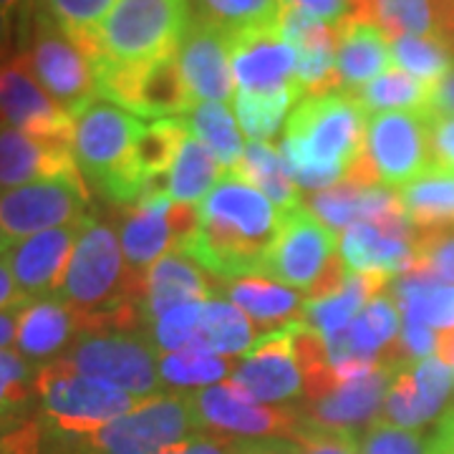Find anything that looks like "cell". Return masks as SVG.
Here are the masks:
<instances>
[{
    "label": "cell",
    "mask_w": 454,
    "mask_h": 454,
    "mask_svg": "<svg viewBox=\"0 0 454 454\" xmlns=\"http://www.w3.org/2000/svg\"><path fill=\"white\" fill-rule=\"evenodd\" d=\"M197 212L200 227L182 253L223 280L262 276L280 210L258 187L227 169Z\"/></svg>",
    "instance_id": "6da1fadb"
},
{
    "label": "cell",
    "mask_w": 454,
    "mask_h": 454,
    "mask_svg": "<svg viewBox=\"0 0 454 454\" xmlns=\"http://www.w3.org/2000/svg\"><path fill=\"white\" fill-rule=\"evenodd\" d=\"M366 114L351 94L306 97L286 124L280 157L298 187L328 190L364 154Z\"/></svg>",
    "instance_id": "7a4b0ae2"
},
{
    "label": "cell",
    "mask_w": 454,
    "mask_h": 454,
    "mask_svg": "<svg viewBox=\"0 0 454 454\" xmlns=\"http://www.w3.org/2000/svg\"><path fill=\"white\" fill-rule=\"evenodd\" d=\"M145 121L109 98L97 97L74 114V160L101 195L121 210L146 197L145 179L137 175L131 152Z\"/></svg>",
    "instance_id": "3957f363"
},
{
    "label": "cell",
    "mask_w": 454,
    "mask_h": 454,
    "mask_svg": "<svg viewBox=\"0 0 454 454\" xmlns=\"http://www.w3.org/2000/svg\"><path fill=\"white\" fill-rule=\"evenodd\" d=\"M23 49L20 56L49 97L74 114L98 97L94 59L61 23L38 5V0H23Z\"/></svg>",
    "instance_id": "277c9868"
},
{
    "label": "cell",
    "mask_w": 454,
    "mask_h": 454,
    "mask_svg": "<svg viewBox=\"0 0 454 454\" xmlns=\"http://www.w3.org/2000/svg\"><path fill=\"white\" fill-rule=\"evenodd\" d=\"M154 399V396H152ZM38 419L66 434H91L119 417H127L146 399L119 389L109 381L83 376L56 358L38 366L35 379Z\"/></svg>",
    "instance_id": "5b68a950"
},
{
    "label": "cell",
    "mask_w": 454,
    "mask_h": 454,
    "mask_svg": "<svg viewBox=\"0 0 454 454\" xmlns=\"http://www.w3.org/2000/svg\"><path fill=\"white\" fill-rule=\"evenodd\" d=\"M190 20V0H116L97 33L101 59L112 64H146L177 53Z\"/></svg>",
    "instance_id": "8992f818"
},
{
    "label": "cell",
    "mask_w": 454,
    "mask_h": 454,
    "mask_svg": "<svg viewBox=\"0 0 454 454\" xmlns=\"http://www.w3.org/2000/svg\"><path fill=\"white\" fill-rule=\"evenodd\" d=\"M98 97L124 106L134 116L154 119H184L197 106L177 53L160 56L146 64H97Z\"/></svg>",
    "instance_id": "52a82bcc"
},
{
    "label": "cell",
    "mask_w": 454,
    "mask_h": 454,
    "mask_svg": "<svg viewBox=\"0 0 454 454\" xmlns=\"http://www.w3.org/2000/svg\"><path fill=\"white\" fill-rule=\"evenodd\" d=\"M61 361L83 376L109 381L134 396H162L157 346L145 333L129 331H86L71 343Z\"/></svg>",
    "instance_id": "ba28073f"
},
{
    "label": "cell",
    "mask_w": 454,
    "mask_h": 454,
    "mask_svg": "<svg viewBox=\"0 0 454 454\" xmlns=\"http://www.w3.org/2000/svg\"><path fill=\"white\" fill-rule=\"evenodd\" d=\"M89 205L91 200L82 175L38 179L0 192V225L18 243L51 227L83 223Z\"/></svg>",
    "instance_id": "9c48e42d"
},
{
    "label": "cell",
    "mask_w": 454,
    "mask_h": 454,
    "mask_svg": "<svg viewBox=\"0 0 454 454\" xmlns=\"http://www.w3.org/2000/svg\"><path fill=\"white\" fill-rule=\"evenodd\" d=\"M364 154L379 184L404 187L432 169L429 112H381L366 121Z\"/></svg>",
    "instance_id": "30bf717a"
},
{
    "label": "cell",
    "mask_w": 454,
    "mask_h": 454,
    "mask_svg": "<svg viewBox=\"0 0 454 454\" xmlns=\"http://www.w3.org/2000/svg\"><path fill=\"white\" fill-rule=\"evenodd\" d=\"M200 432L217 437L293 439L301 411L293 406H260L235 389L230 381L187 394Z\"/></svg>",
    "instance_id": "8fae6325"
},
{
    "label": "cell",
    "mask_w": 454,
    "mask_h": 454,
    "mask_svg": "<svg viewBox=\"0 0 454 454\" xmlns=\"http://www.w3.org/2000/svg\"><path fill=\"white\" fill-rule=\"evenodd\" d=\"M336 253V232L301 205L295 210L280 212V227L262 276L301 288L306 295Z\"/></svg>",
    "instance_id": "7c38bea8"
},
{
    "label": "cell",
    "mask_w": 454,
    "mask_h": 454,
    "mask_svg": "<svg viewBox=\"0 0 454 454\" xmlns=\"http://www.w3.org/2000/svg\"><path fill=\"white\" fill-rule=\"evenodd\" d=\"M0 116L8 127L26 131L46 145L74 146V116L35 82L20 53L0 64Z\"/></svg>",
    "instance_id": "4fadbf2b"
},
{
    "label": "cell",
    "mask_w": 454,
    "mask_h": 454,
    "mask_svg": "<svg viewBox=\"0 0 454 454\" xmlns=\"http://www.w3.org/2000/svg\"><path fill=\"white\" fill-rule=\"evenodd\" d=\"M230 384L250 402L280 404L306 391L303 373L291 351L288 325L262 333L258 343L245 351L240 364L230 373Z\"/></svg>",
    "instance_id": "5bb4252c"
},
{
    "label": "cell",
    "mask_w": 454,
    "mask_h": 454,
    "mask_svg": "<svg viewBox=\"0 0 454 454\" xmlns=\"http://www.w3.org/2000/svg\"><path fill=\"white\" fill-rule=\"evenodd\" d=\"M184 82L197 104L235 98V76L230 64V31L207 18L192 16L177 49Z\"/></svg>",
    "instance_id": "9a60e30c"
},
{
    "label": "cell",
    "mask_w": 454,
    "mask_h": 454,
    "mask_svg": "<svg viewBox=\"0 0 454 454\" xmlns=\"http://www.w3.org/2000/svg\"><path fill=\"white\" fill-rule=\"evenodd\" d=\"M452 366H447L437 356L404 361L394 369L379 419L402 429H417L437 417L452 391Z\"/></svg>",
    "instance_id": "2e32d148"
},
{
    "label": "cell",
    "mask_w": 454,
    "mask_h": 454,
    "mask_svg": "<svg viewBox=\"0 0 454 454\" xmlns=\"http://www.w3.org/2000/svg\"><path fill=\"white\" fill-rule=\"evenodd\" d=\"M230 64L245 91H276L295 83L298 53L270 23L230 33Z\"/></svg>",
    "instance_id": "e0dca14e"
},
{
    "label": "cell",
    "mask_w": 454,
    "mask_h": 454,
    "mask_svg": "<svg viewBox=\"0 0 454 454\" xmlns=\"http://www.w3.org/2000/svg\"><path fill=\"white\" fill-rule=\"evenodd\" d=\"M82 232V223L64 227H51L35 232L26 240H18L16 247L8 250V268L16 278L18 288L28 298H49L59 295L64 283L68 260Z\"/></svg>",
    "instance_id": "ac0fdd59"
},
{
    "label": "cell",
    "mask_w": 454,
    "mask_h": 454,
    "mask_svg": "<svg viewBox=\"0 0 454 454\" xmlns=\"http://www.w3.org/2000/svg\"><path fill=\"white\" fill-rule=\"evenodd\" d=\"M172 197L167 192H157L137 205L124 207L119 243L121 253L134 276H146V270L157 260L177 250L175 225H172Z\"/></svg>",
    "instance_id": "d6986e66"
},
{
    "label": "cell",
    "mask_w": 454,
    "mask_h": 454,
    "mask_svg": "<svg viewBox=\"0 0 454 454\" xmlns=\"http://www.w3.org/2000/svg\"><path fill=\"white\" fill-rule=\"evenodd\" d=\"M396 366L399 364H394V366L387 364V366H379L369 373H361L356 379H348L321 399L309 402V406L301 414L310 422L356 434L358 427L373 419L379 414V409L384 406Z\"/></svg>",
    "instance_id": "ffe728a7"
},
{
    "label": "cell",
    "mask_w": 454,
    "mask_h": 454,
    "mask_svg": "<svg viewBox=\"0 0 454 454\" xmlns=\"http://www.w3.org/2000/svg\"><path fill=\"white\" fill-rule=\"evenodd\" d=\"M64 175H82L74 146L46 145L16 127H0V192Z\"/></svg>",
    "instance_id": "44dd1931"
},
{
    "label": "cell",
    "mask_w": 454,
    "mask_h": 454,
    "mask_svg": "<svg viewBox=\"0 0 454 454\" xmlns=\"http://www.w3.org/2000/svg\"><path fill=\"white\" fill-rule=\"evenodd\" d=\"M82 325L76 313L66 306L59 295L49 298H33L18 316L16 346L18 354L28 358L31 364L49 361L79 339Z\"/></svg>",
    "instance_id": "7402d4cb"
},
{
    "label": "cell",
    "mask_w": 454,
    "mask_h": 454,
    "mask_svg": "<svg viewBox=\"0 0 454 454\" xmlns=\"http://www.w3.org/2000/svg\"><path fill=\"white\" fill-rule=\"evenodd\" d=\"M212 288L200 273L197 262L182 250H172L157 260L145 276V309L149 324H154L167 310L210 301Z\"/></svg>",
    "instance_id": "603a6c76"
},
{
    "label": "cell",
    "mask_w": 454,
    "mask_h": 454,
    "mask_svg": "<svg viewBox=\"0 0 454 454\" xmlns=\"http://www.w3.org/2000/svg\"><path fill=\"white\" fill-rule=\"evenodd\" d=\"M336 31H339L336 68H339V86L343 94H354L394 66L389 38L379 26L346 18Z\"/></svg>",
    "instance_id": "cb8c5ba5"
},
{
    "label": "cell",
    "mask_w": 454,
    "mask_h": 454,
    "mask_svg": "<svg viewBox=\"0 0 454 454\" xmlns=\"http://www.w3.org/2000/svg\"><path fill=\"white\" fill-rule=\"evenodd\" d=\"M339 253L351 273H387L396 278L411 273L417 262V250L411 240L394 238L369 223L343 230Z\"/></svg>",
    "instance_id": "d4e9b609"
},
{
    "label": "cell",
    "mask_w": 454,
    "mask_h": 454,
    "mask_svg": "<svg viewBox=\"0 0 454 454\" xmlns=\"http://www.w3.org/2000/svg\"><path fill=\"white\" fill-rule=\"evenodd\" d=\"M223 293L230 298L232 306L243 310L247 318L265 328V333L280 331L293 321H301L306 295L293 288L280 286L278 280L265 276H245L238 280H227Z\"/></svg>",
    "instance_id": "484cf974"
},
{
    "label": "cell",
    "mask_w": 454,
    "mask_h": 454,
    "mask_svg": "<svg viewBox=\"0 0 454 454\" xmlns=\"http://www.w3.org/2000/svg\"><path fill=\"white\" fill-rule=\"evenodd\" d=\"M394 276L387 273H351L346 286L336 295L324 298V301H310L303 306V324L313 325L324 336L339 333L343 328L354 324L361 310L387 291Z\"/></svg>",
    "instance_id": "4316f807"
},
{
    "label": "cell",
    "mask_w": 454,
    "mask_h": 454,
    "mask_svg": "<svg viewBox=\"0 0 454 454\" xmlns=\"http://www.w3.org/2000/svg\"><path fill=\"white\" fill-rule=\"evenodd\" d=\"M260 333L255 324L245 316L238 306L230 301L210 298L202 306V318H200V333L190 351H205L215 356H230L250 351L258 343Z\"/></svg>",
    "instance_id": "83f0119b"
},
{
    "label": "cell",
    "mask_w": 454,
    "mask_h": 454,
    "mask_svg": "<svg viewBox=\"0 0 454 454\" xmlns=\"http://www.w3.org/2000/svg\"><path fill=\"white\" fill-rule=\"evenodd\" d=\"M227 169L215 160L207 146L190 131L179 145L175 164L169 169V197L177 205L197 207L215 190Z\"/></svg>",
    "instance_id": "f1b7e54d"
},
{
    "label": "cell",
    "mask_w": 454,
    "mask_h": 454,
    "mask_svg": "<svg viewBox=\"0 0 454 454\" xmlns=\"http://www.w3.org/2000/svg\"><path fill=\"white\" fill-rule=\"evenodd\" d=\"M399 200L414 232L454 227V175L434 172L417 177L399 190Z\"/></svg>",
    "instance_id": "f546056e"
},
{
    "label": "cell",
    "mask_w": 454,
    "mask_h": 454,
    "mask_svg": "<svg viewBox=\"0 0 454 454\" xmlns=\"http://www.w3.org/2000/svg\"><path fill=\"white\" fill-rule=\"evenodd\" d=\"M404 321L429 325L437 331L454 328V286H444L424 273H406L391 283Z\"/></svg>",
    "instance_id": "4dcf8cb0"
},
{
    "label": "cell",
    "mask_w": 454,
    "mask_h": 454,
    "mask_svg": "<svg viewBox=\"0 0 454 454\" xmlns=\"http://www.w3.org/2000/svg\"><path fill=\"white\" fill-rule=\"evenodd\" d=\"M232 172L240 175L245 182H250L253 187H258L280 212L295 210L303 205L301 195H298V184L288 175L283 157H280V149H276L273 145L247 142L243 160Z\"/></svg>",
    "instance_id": "1f68e13d"
},
{
    "label": "cell",
    "mask_w": 454,
    "mask_h": 454,
    "mask_svg": "<svg viewBox=\"0 0 454 454\" xmlns=\"http://www.w3.org/2000/svg\"><path fill=\"white\" fill-rule=\"evenodd\" d=\"M434 86L414 79L402 68L391 66L379 79L361 86L351 97L356 98L358 106L366 116L381 112H429L432 106Z\"/></svg>",
    "instance_id": "d6a6232c"
},
{
    "label": "cell",
    "mask_w": 454,
    "mask_h": 454,
    "mask_svg": "<svg viewBox=\"0 0 454 454\" xmlns=\"http://www.w3.org/2000/svg\"><path fill=\"white\" fill-rule=\"evenodd\" d=\"M303 101V91L288 83L276 91H245L238 89L235 91V114L243 131L250 137V142H262L268 145L276 137L286 114L291 112L293 104Z\"/></svg>",
    "instance_id": "836d02e7"
},
{
    "label": "cell",
    "mask_w": 454,
    "mask_h": 454,
    "mask_svg": "<svg viewBox=\"0 0 454 454\" xmlns=\"http://www.w3.org/2000/svg\"><path fill=\"white\" fill-rule=\"evenodd\" d=\"M187 127L202 145L215 154V160L225 169H235L243 160V137L235 124V116L227 109V104L202 101L187 114Z\"/></svg>",
    "instance_id": "e575fe53"
},
{
    "label": "cell",
    "mask_w": 454,
    "mask_h": 454,
    "mask_svg": "<svg viewBox=\"0 0 454 454\" xmlns=\"http://www.w3.org/2000/svg\"><path fill=\"white\" fill-rule=\"evenodd\" d=\"M38 369L18 351L0 348V432L28 419V406L35 399Z\"/></svg>",
    "instance_id": "d590c367"
},
{
    "label": "cell",
    "mask_w": 454,
    "mask_h": 454,
    "mask_svg": "<svg viewBox=\"0 0 454 454\" xmlns=\"http://www.w3.org/2000/svg\"><path fill=\"white\" fill-rule=\"evenodd\" d=\"M391 64L434 86L450 74L454 53L437 35H399L391 41Z\"/></svg>",
    "instance_id": "8d00e7d4"
},
{
    "label": "cell",
    "mask_w": 454,
    "mask_h": 454,
    "mask_svg": "<svg viewBox=\"0 0 454 454\" xmlns=\"http://www.w3.org/2000/svg\"><path fill=\"white\" fill-rule=\"evenodd\" d=\"M351 343L358 351L369 354V356L381 358L384 351L391 343H396V333H399V310L396 303L389 295H379L373 298L366 309L354 318V324L343 328Z\"/></svg>",
    "instance_id": "74e56055"
},
{
    "label": "cell",
    "mask_w": 454,
    "mask_h": 454,
    "mask_svg": "<svg viewBox=\"0 0 454 454\" xmlns=\"http://www.w3.org/2000/svg\"><path fill=\"white\" fill-rule=\"evenodd\" d=\"M232 373V366L223 356L205 351H175L160 358V379L172 389H197L207 387Z\"/></svg>",
    "instance_id": "f35d334b"
},
{
    "label": "cell",
    "mask_w": 454,
    "mask_h": 454,
    "mask_svg": "<svg viewBox=\"0 0 454 454\" xmlns=\"http://www.w3.org/2000/svg\"><path fill=\"white\" fill-rule=\"evenodd\" d=\"M190 5L192 16L207 18L230 33L270 26L280 11V0H190Z\"/></svg>",
    "instance_id": "ab89813d"
},
{
    "label": "cell",
    "mask_w": 454,
    "mask_h": 454,
    "mask_svg": "<svg viewBox=\"0 0 454 454\" xmlns=\"http://www.w3.org/2000/svg\"><path fill=\"white\" fill-rule=\"evenodd\" d=\"M372 23L394 41L399 35H434L429 0H373Z\"/></svg>",
    "instance_id": "60d3db41"
},
{
    "label": "cell",
    "mask_w": 454,
    "mask_h": 454,
    "mask_svg": "<svg viewBox=\"0 0 454 454\" xmlns=\"http://www.w3.org/2000/svg\"><path fill=\"white\" fill-rule=\"evenodd\" d=\"M202 306L200 303H184L177 309L167 310L152 324V340L154 346L164 351V354H175V351H184L195 343L197 333H200V318H202Z\"/></svg>",
    "instance_id": "b9f144b4"
},
{
    "label": "cell",
    "mask_w": 454,
    "mask_h": 454,
    "mask_svg": "<svg viewBox=\"0 0 454 454\" xmlns=\"http://www.w3.org/2000/svg\"><path fill=\"white\" fill-rule=\"evenodd\" d=\"M56 23L74 35H97L116 0H38Z\"/></svg>",
    "instance_id": "7bdbcfd3"
},
{
    "label": "cell",
    "mask_w": 454,
    "mask_h": 454,
    "mask_svg": "<svg viewBox=\"0 0 454 454\" xmlns=\"http://www.w3.org/2000/svg\"><path fill=\"white\" fill-rule=\"evenodd\" d=\"M417 262L411 273H424L434 280L454 283V227L414 232Z\"/></svg>",
    "instance_id": "ee69618b"
},
{
    "label": "cell",
    "mask_w": 454,
    "mask_h": 454,
    "mask_svg": "<svg viewBox=\"0 0 454 454\" xmlns=\"http://www.w3.org/2000/svg\"><path fill=\"white\" fill-rule=\"evenodd\" d=\"M358 454H424L422 437L384 419H373L358 439Z\"/></svg>",
    "instance_id": "f6af8a7d"
},
{
    "label": "cell",
    "mask_w": 454,
    "mask_h": 454,
    "mask_svg": "<svg viewBox=\"0 0 454 454\" xmlns=\"http://www.w3.org/2000/svg\"><path fill=\"white\" fill-rule=\"evenodd\" d=\"M429 154L432 169L454 175V116L429 112Z\"/></svg>",
    "instance_id": "bcb514c9"
},
{
    "label": "cell",
    "mask_w": 454,
    "mask_h": 454,
    "mask_svg": "<svg viewBox=\"0 0 454 454\" xmlns=\"http://www.w3.org/2000/svg\"><path fill=\"white\" fill-rule=\"evenodd\" d=\"M280 5L295 8L333 28H339L340 23L351 16V0H280Z\"/></svg>",
    "instance_id": "7dc6e473"
},
{
    "label": "cell",
    "mask_w": 454,
    "mask_h": 454,
    "mask_svg": "<svg viewBox=\"0 0 454 454\" xmlns=\"http://www.w3.org/2000/svg\"><path fill=\"white\" fill-rule=\"evenodd\" d=\"M402 348L409 361H422L437 354V333L429 325L414 324V321H404V331H402Z\"/></svg>",
    "instance_id": "c3c4849f"
},
{
    "label": "cell",
    "mask_w": 454,
    "mask_h": 454,
    "mask_svg": "<svg viewBox=\"0 0 454 454\" xmlns=\"http://www.w3.org/2000/svg\"><path fill=\"white\" fill-rule=\"evenodd\" d=\"M235 437H217V434H195V437L164 447L157 454H235L232 450Z\"/></svg>",
    "instance_id": "681fc988"
},
{
    "label": "cell",
    "mask_w": 454,
    "mask_h": 454,
    "mask_svg": "<svg viewBox=\"0 0 454 454\" xmlns=\"http://www.w3.org/2000/svg\"><path fill=\"white\" fill-rule=\"evenodd\" d=\"M235 454H298L295 442L286 439H232Z\"/></svg>",
    "instance_id": "f907efd6"
},
{
    "label": "cell",
    "mask_w": 454,
    "mask_h": 454,
    "mask_svg": "<svg viewBox=\"0 0 454 454\" xmlns=\"http://www.w3.org/2000/svg\"><path fill=\"white\" fill-rule=\"evenodd\" d=\"M434 16V35L454 53V0H429Z\"/></svg>",
    "instance_id": "816d5d0a"
},
{
    "label": "cell",
    "mask_w": 454,
    "mask_h": 454,
    "mask_svg": "<svg viewBox=\"0 0 454 454\" xmlns=\"http://www.w3.org/2000/svg\"><path fill=\"white\" fill-rule=\"evenodd\" d=\"M31 298L18 288L16 278L8 268V260L0 258V310L23 309Z\"/></svg>",
    "instance_id": "f5cc1de1"
},
{
    "label": "cell",
    "mask_w": 454,
    "mask_h": 454,
    "mask_svg": "<svg viewBox=\"0 0 454 454\" xmlns=\"http://www.w3.org/2000/svg\"><path fill=\"white\" fill-rule=\"evenodd\" d=\"M427 454H454V406H450L427 442Z\"/></svg>",
    "instance_id": "db71d44e"
},
{
    "label": "cell",
    "mask_w": 454,
    "mask_h": 454,
    "mask_svg": "<svg viewBox=\"0 0 454 454\" xmlns=\"http://www.w3.org/2000/svg\"><path fill=\"white\" fill-rule=\"evenodd\" d=\"M432 114H450L454 116V66L450 68V74L442 79L439 83H434V94H432V106H429Z\"/></svg>",
    "instance_id": "11a10c76"
},
{
    "label": "cell",
    "mask_w": 454,
    "mask_h": 454,
    "mask_svg": "<svg viewBox=\"0 0 454 454\" xmlns=\"http://www.w3.org/2000/svg\"><path fill=\"white\" fill-rule=\"evenodd\" d=\"M18 316H20V309L0 310V348H8L16 340Z\"/></svg>",
    "instance_id": "9f6ffc18"
},
{
    "label": "cell",
    "mask_w": 454,
    "mask_h": 454,
    "mask_svg": "<svg viewBox=\"0 0 454 454\" xmlns=\"http://www.w3.org/2000/svg\"><path fill=\"white\" fill-rule=\"evenodd\" d=\"M11 13L0 8V64L8 61V49H11Z\"/></svg>",
    "instance_id": "6f0895ef"
},
{
    "label": "cell",
    "mask_w": 454,
    "mask_h": 454,
    "mask_svg": "<svg viewBox=\"0 0 454 454\" xmlns=\"http://www.w3.org/2000/svg\"><path fill=\"white\" fill-rule=\"evenodd\" d=\"M373 0H351V20L358 23H372Z\"/></svg>",
    "instance_id": "680465c9"
},
{
    "label": "cell",
    "mask_w": 454,
    "mask_h": 454,
    "mask_svg": "<svg viewBox=\"0 0 454 454\" xmlns=\"http://www.w3.org/2000/svg\"><path fill=\"white\" fill-rule=\"evenodd\" d=\"M11 245H16V243L11 240V235L5 232V227L0 225V258H3V255H8V250H11Z\"/></svg>",
    "instance_id": "91938a15"
},
{
    "label": "cell",
    "mask_w": 454,
    "mask_h": 454,
    "mask_svg": "<svg viewBox=\"0 0 454 454\" xmlns=\"http://www.w3.org/2000/svg\"><path fill=\"white\" fill-rule=\"evenodd\" d=\"M23 5V0H0V8L3 11H8V13H13L16 8H20Z\"/></svg>",
    "instance_id": "94428289"
},
{
    "label": "cell",
    "mask_w": 454,
    "mask_h": 454,
    "mask_svg": "<svg viewBox=\"0 0 454 454\" xmlns=\"http://www.w3.org/2000/svg\"><path fill=\"white\" fill-rule=\"evenodd\" d=\"M0 127H3V116H0Z\"/></svg>",
    "instance_id": "6125c7cd"
}]
</instances>
